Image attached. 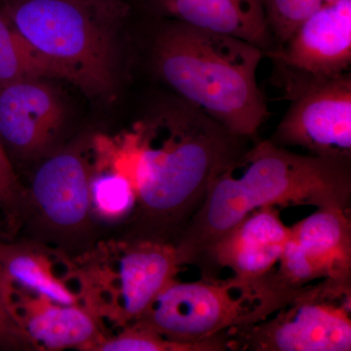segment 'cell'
Instances as JSON below:
<instances>
[{
    "mask_svg": "<svg viewBox=\"0 0 351 351\" xmlns=\"http://www.w3.org/2000/svg\"><path fill=\"white\" fill-rule=\"evenodd\" d=\"M48 80L29 78L0 87V141L15 169L59 147L68 110Z\"/></svg>",
    "mask_w": 351,
    "mask_h": 351,
    "instance_id": "cell-11",
    "label": "cell"
},
{
    "mask_svg": "<svg viewBox=\"0 0 351 351\" xmlns=\"http://www.w3.org/2000/svg\"><path fill=\"white\" fill-rule=\"evenodd\" d=\"M15 284L0 265V350L36 348L25 332L15 304Z\"/></svg>",
    "mask_w": 351,
    "mask_h": 351,
    "instance_id": "cell-21",
    "label": "cell"
},
{
    "mask_svg": "<svg viewBox=\"0 0 351 351\" xmlns=\"http://www.w3.org/2000/svg\"><path fill=\"white\" fill-rule=\"evenodd\" d=\"M226 350H351V278L302 288L269 317L223 332Z\"/></svg>",
    "mask_w": 351,
    "mask_h": 351,
    "instance_id": "cell-6",
    "label": "cell"
},
{
    "mask_svg": "<svg viewBox=\"0 0 351 351\" xmlns=\"http://www.w3.org/2000/svg\"><path fill=\"white\" fill-rule=\"evenodd\" d=\"M93 350L100 351H217L211 345H186L164 339L137 324L124 327L112 339H101Z\"/></svg>",
    "mask_w": 351,
    "mask_h": 351,
    "instance_id": "cell-20",
    "label": "cell"
},
{
    "mask_svg": "<svg viewBox=\"0 0 351 351\" xmlns=\"http://www.w3.org/2000/svg\"><path fill=\"white\" fill-rule=\"evenodd\" d=\"M149 16L144 49L152 77L232 133L257 138L270 115L257 80L263 51L233 36Z\"/></svg>",
    "mask_w": 351,
    "mask_h": 351,
    "instance_id": "cell-3",
    "label": "cell"
},
{
    "mask_svg": "<svg viewBox=\"0 0 351 351\" xmlns=\"http://www.w3.org/2000/svg\"><path fill=\"white\" fill-rule=\"evenodd\" d=\"M110 20L119 22L129 10L126 0H82Z\"/></svg>",
    "mask_w": 351,
    "mask_h": 351,
    "instance_id": "cell-23",
    "label": "cell"
},
{
    "mask_svg": "<svg viewBox=\"0 0 351 351\" xmlns=\"http://www.w3.org/2000/svg\"><path fill=\"white\" fill-rule=\"evenodd\" d=\"M274 48L290 38L295 29L324 5V0H261ZM274 50V49H272Z\"/></svg>",
    "mask_w": 351,
    "mask_h": 351,
    "instance_id": "cell-19",
    "label": "cell"
},
{
    "mask_svg": "<svg viewBox=\"0 0 351 351\" xmlns=\"http://www.w3.org/2000/svg\"><path fill=\"white\" fill-rule=\"evenodd\" d=\"M149 15L169 18L274 49L261 0H143Z\"/></svg>",
    "mask_w": 351,
    "mask_h": 351,
    "instance_id": "cell-14",
    "label": "cell"
},
{
    "mask_svg": "<svg viewBox=\"0 0 351 351\" xmlns=\"http://www.w3.org/2000/svg\"><path fill=\"white\" fill-rule=\"evenodd\" d=\"M29 78L63 80V73L38 52L0 5V87Z\"/></svg>",
    "mask_w": 351,
    "mask_h": 351,
    "instance_id": "cell-18",
    "label": "cell"
},
{
    "mask_svg": "<svg viewBox=\"0 0 351 351\" xmlns=\"http://www.w3.org/2000/svg\"><path fill=\"white\" fill-rule=\"evenodd\" d=\"M289 237L276 207L252 212L207 251L198 263L202 277H217L219 269L232 270L243 282L269 281Z\"/></svg>",
    "mask_w": 351,
    "mask_h": 351,
    "instance_id": "cell-13",
    "label": "cell"
},
{
    "mask_svg": "<svg viewBox=\"0 0 351 351\" xmlns=\"http://www.w3.org/2000/svg\"><path fill=\"white\" fill-rule=\"evenodd\" d=\"M339 1H343V0H324V5H330V4L338 3Z\"/></svg>",
    "mask_w": 351,
    "mask_h": 351,
    "instance_id": "cell-24",
    "label": "cell"
},
{
    "mask_svg": "<svg viewBox=\"0 0 351 351\" xmlns=\"http://www.w3.org/2000/svg\"><path fill=\"white\" fill-rule=\"evenodd\" d=\"M15 304L21 323L36 348L93 350L101 341L94 317L87 309L56 304L40 295L32 302L27 295L17 298L16 291Z\"/></svg>",
    "mask_w": 351,
    "mask_h": 351,
    "instance_id": "cell-15",
    "label": "cell"
},
{
    "mask_svg": "<svg viewBox=\"0 0 351 351\" xmlns=\"http://www.w3.org/2000/svg\"><path fill=\"white\" fill-rule=\"evenodd\" d=\"M112 271L104 272L96 290H90L91 302L122 327L137 322L158 295L176 279L181 269L172 244L125 241Z\"/></svg>",
    "mask_w": 351,
    "mask_h": 351,
    "instance_id": "cell-10",
    "label": "cell"
},
{
    "mask_svg": "<svg viewBox=\"0 0 351 351\" xmlns=\"http://www.w3.org/2000/svg\"><path fill=\"white\" fill-rule=\"evenodd\" d=\"M265 57L270 82L289 101L350 73L351 0L323 5Z\"/></svg>",
    "mask_w": 351,
    "mask_h": 351,
    "instance_id": "cell-7",
    "label": "cell"
},
{
    "mask_svg": "<svg viewBox=\"0 0 351 351\" xmlns=\"http://www.w3.org/2000/svg\"><path fill=\"white\" fill-rule=\"evenodd\" d=\"M269 140L311 156L351 158V73L291 100Z\"/></svg>",
    "mask_w": 351,
    "mask_h": 351,
    "instance_id": "cell-12",
    "label": "cell"
},
{
    "mask_svg": "<svg viewBox=\"0 0 351 351\" xmlns=\"http://www.w3.org/2000/svg\"><path fill=\"white\" fill-rule=\"evenodd\" d=\"M351 158L300 154L255 140L210 186L175 242L181 265H195L249 214L265 207L311 206L350 211Z\"/></svg>",
    "mask_w": 351,
    "mask_h": 351,
    "instance_id": "cell-2",
    "label": "cell"
},
{
    "mask_svg": "<svg viewBox=\"0 0 351 351\" xmlns=\"http://www.w3.org/2000/svg\"><path fill=\"white\" fill-rule=\"evenodd\" d=\"M92 142L80 138L43 157L27 191L25 212L34 208L41 223L62 237L80 234L93 218L90 199Z\"/></svg>",
    "mask_w": 351,
    "mask_h": 351,
    "instance_id": "cell-9",
    "label": "cell"
},
{
    "mask_svg": "<svg viewBox=\"0 0 351 351\" xmlns=\"http://www.w3.org/2000/svg\"><path fill=\"white\" fill-rule=\"evenodd\" d=\"M289 302L269 281L243 282L237 277L175 280L134 324L164 339L186 345H211L226 350L219 335L260 322Z\"/></svg>",
    "mask_w": 351,
    "mask_h": 351,
    "instance_id": "cell-5",
    "label": "cell"
},
{
    "mask_svg": "<svg viewBox=\"0 0 351 351\" xmlns=\"http://www.w3.org/2000/svg\"><path fill=\"white\" fill-rule=\"evenodd\" d=\"M16 29L54 64L64 80L89 96L117 90V24L82 0H0Z\"/></svg>",
    "mask_w": 351,
    "mask_h": 351,
    "instance_id": "cell-4",
    "label": "cell"
},
{
    "mask_svg": "<svg viewBox=\"0 0 351 351\" xmlns=\"http://www.w3.org/2000/svg\"><path fill=\"white\" fill-rule=\"evenodd\" d=\"M253 141L170 92L157 95L113 141L136 193L124 240L174 246L215 178Z\"/></svg>",
    "mask_w": 351,
    "mask_h": 351,
    "instance_id": "cell-1",
    "label": "cell"
},
{
    "mask_svg": "<svg viewBox=\"0 0 351 351\" xmlns=\"http://www.w3.org/2000/svg\"><path fill=\"white\" fill-rule=\"evenodd\" d=\"M0 265L15 285L56 304H76V295L53 274L49 261L32 246L0 241Z\"/></svg>",
    "mask_w": 351,
    "mask_h": 351,
    "instance_id": "cell-17",
    "label": "cell"
},
{
    "mask_svg": "<svg viewBox=\"0 0 351 351\" xmlns=\"http://www.w3.org/2000/svg\"><path fill=\"white\" fill-rule=\"evenodd\" d=\"M94 152L90 186L92 217L105 223L128 221L136 206L130 176L113 156L107 138H95Z\"/></svg>",
    "mask_w": 351,
    "mask_h": 351,
    "instance_id": "cell-16",
    "label": "cell"
},
{
    "mask_svg": "<svg viewBox=\"0 0 351 351\" xmlns=\"http://www.w3.org/2000/svg\"><path fill=\"white\" fill-rule=\"evenodd\" d=\"M351 278L350 211L318 209L289 228L282 255L271 274L277 290L294 297L322 279Z\"/></svg>",
    "mask_w": 351,
    "mask_h": 351,
    "instance_id": "cell-8",
    "label": "cell"
},
{
    "mask_svg": "<svg viewBox=\"0 0 351 351\" xmlns=\"http://www.w3.org/2000/svg\"><path fill=\"white\" fill-rule=\"evenodd\" d=\"M27 189L18 177L17 171L0 141V209L10 225H15L24 215Z\"/></svg>",
    "mask_w": 351,
    "mask_h": 351,
    "instance_id": "cell-22",
    "label": "cell"
}]
</instances>
